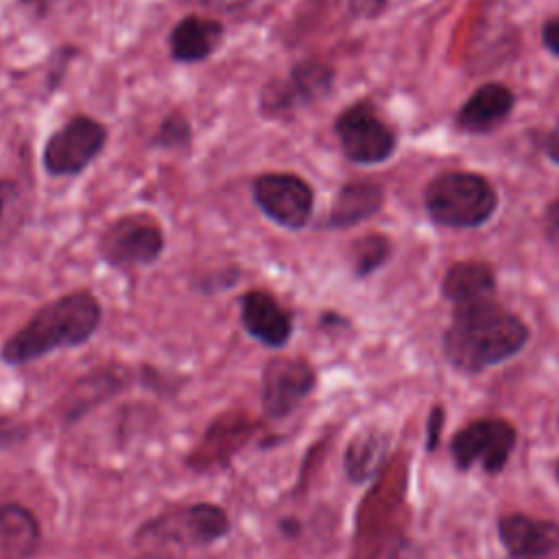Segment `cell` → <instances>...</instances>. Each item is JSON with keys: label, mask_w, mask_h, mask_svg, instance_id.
<instances>
[{"label": "cell", "mask_w": 559, "mask_h": 559, "mask_svg": "<svg viewBox=\"0 0 559 559\" xmlns=\"http://www.w3.org/2000/svg\"><path fill=\"white\" fill-rule=\"evenodd\" d=\"M190 142H192V124L179 111L168 114L159 122L153 138V146H159V148H186Z\"/></svg>", "instance_id": "obj_23"}, {"label": "cell", "mask_w": 559, "mask_h": 559, "mask_svg": "<svg viewBox=\"0 0 559 559\" xmlns=\"http://www.w3.org/2000/svg\"><path fill=\"white\" fill-rule=\"evenodd\" d=\"M544 151H546V155H548L555 164H559V124L546 135Z\"/></svg>", "instance_id": "obj_32"}, {"label": "cell", "mask_w": 559, "mask_h": 559, "mask_svg": "<svg viewBox=\"0 0 559 559\" xmlns=\"http://www.w3.org/2000/svg\"><path fill=\"white\" fill-rule=\"evenodd\" d=\"M557 424H559V415H557Z\"/></svg>", "instance_id": "obj_38"}, {"label": "cell", "mask_w": 559, "mask_h": 559, "mask_svg": "<svg viewBox=\"0 0 559 559\" xmlns=\"http://www.w3.org/2000/svg\"><path fill=\"white\" fill-rule=\"evenodd\" d=\"M496 290V275L487 262L478 260H463L448 269L441 293L454 306H469L478 301L493 299Z\"/></svg>", "instance_id": "obj_21"}, {"label": "cell", "mask_w": 559, "mask_h": 559, "mask_svg": "<svg viewBox=\"0 0 559 559\" xmlns=\"http://www.w3.org/2000/svg\"><path fill=\"white\" fill-rule=\"evenodd\" d=\"M255 424L240 413H225L216 417L199 439L197 448L188 456V465L201 474V469L227 467L231 456L247 445Z\"/></svg>", "instance_id": "obj_14"}, {"label": "cell", "mask_w": 559, "mask_h": 559, "mask_svg": "<svg viewBox=\"0 0 559 559\" xmlns=\"http://www.w3.org/2000/svg\"><path fill=\"white\" fill-rule=\"evenodd\" d=\"M194 7L205 9V11H218V13H234L240 11L249 4H253L255 0H190Z\"/></svg>", "instance_id": "obj_27"}, {"label": "cell", "mask_w": 559, "mask_h": 559, "mask_svg": "<svg viewBox=\"0 0 559 559\" xmlns=\"http://www.w3.org/2000/svg\"><path fill=\"white\" fill-rule=\"evenodd\" d=\"M518 445V428L504 417H478L461 426L450 439V459L459 472L480 467L498 476Z\"/></svg>", "instance_id": "obj_5"}, {"label": "cell", "mask_w": 559, "mask_h": 559, "mask_svg": "<svg viewBox=\"0 0 559 559\" xmlns=\"http://www.w3.org/2000/svg\"><path fill=\"white\" fill-rule=\"evenodd\" d=\"M386 2L389 0H349V11L356 17L371 20V17H376V15H380L384 11Z\"/></svg>", "instance_id": "obj_28"}, {"label": "cell", "mask_w": 559, "mask_h": 559, "mask_svg": "<svg viewBox=\"0 0 559 559\" xmlns=\"http://www.w3.org/2000/svg\"><path fill=\"white\" fill-rule=\"evenodd\" d=\"M443 426H445V406L437 402L430 406L428 417H426V452L428 454L437 452V448L441 443Z\"/></svg>", "instance_id": "obj_25"}, {"label": "cell", "mask_w": 559, "mask_h": 559, "mask_svg": "<svg viewBox=\"0 0 559 559\" xmlns=\"http://www.w3.org/2000/svg\"><path fill=\"white\" fill-rule=\"evenodd\" d=\"M280 531H282L286 537H297L299 531H301V524H299V520H295V518H284V520L280 522Z\"/></svg>", "instance_id": "obj_33"}, {"label": "cell", "mask_w": 559, "mask_h": 559, "mask_svg": "<svg viewBox=\"0 0 559 559\" xmlns=\"http://www.w3.org/2000/svg\"><path fill=\"white\" fill-rule=\"evenodd\" d=\"M513 109V92L502 83L480 85L456 114V124L467 133H489Z\"/></svg>", "instance_id": "obj_17"}, {"label": "cell", "mask_w": 559, "mask_h": 559, "mask_svg": "<svg viewBox=\"0 0 559 559\" xmlns=\"http://www.w3.org/2000/svg\"><path fill=\"white\" fill-rule=\"evenodd\" d=\"M555 478H557V483H559V459H557V463H555Z\"/></svg>", "instance_id": "obj_36"}, {"label": "cell", "mask_w": 559, "mask_h": 559, "mask_svg": "<svg viewBox=\"0 0 559 559\" xmlns=\"http://www.w3.org/2000/svg\"><path fill=\"white\" fill-rule=\"evenodd\" d=\"M41 546L35 513L20 502H0V559H31Z\"/></svg>", "instance_id": "obj_18"}, {"label": "cell", "mask_w": 559, "mask_h": 559, "mask_svg": "<svg viewBox=\"0 0 559 559\" xmlns=\"http://www.w3.org/2000/svg\"><path fill=\"white\" fill-rule=\"evenodd\" d=\"M24 439H28V428L24 424L0 417V450L11 448Z\"/></svg>", "instance_id": "obj_26"}, {"label": "cell", "mask_w": 559, "mask_h": 559, "mask_svg": "<svg viewBox=\"0 0 559 559\" xmlns=\"http://www.w3.org/2000/svg\"><path fill=\"white\" fill-rule=\"evenodd\" d=\"M231 531L229 513L216 502H190L146 520L133 535L138 544H166L183 548L212 546Z\"/></svg>", "instance_id": "obj_4"}, {"label": "cell", "mask_w": 559, "mask_h": 559, "mask_svg": "<svg viewBox=\"0 0 559 559\" xmlns=\"http://www.w3.org/2000/svg\"><path fill=\"white\" fill-rule=\"evenodd\" d=\"M76 46L72 44H63L59 46L50 59H48V72H46V85H48V92H55L59 87V83L63 81V74L70 66V61L76 57Z\"/></svg>", "instance_id": "obj_24"}, {"label": "cell", "mask_w": 559, "mask_h": 559, "mask_svg": "<svg viewBox=\"0 0 559 559\" xmlns=\"http://www.w3.org/2000/svg\"><path fill=\"white\" fill-rule=\"evenodd\" d=\"M238 312L247 334L264 347L282 349L293 336V312L286 310L269 290L251 288L242 293Z\"/></svg>", "instance_id": "obj_13"}, {"label": "cell", "mask_w": 559, "mask_h": 559, "mask_svg": "<svg viewBox=\"0 0 559 559\" xmlns=\"http://www.w3.org/2000/svg\"><path fill=\"white\" fill-rule=\"evenodd\" d=\"M31 15L35 17H44L48 15V11L59 2V0H17Z\"/></svg>", "instance_id": "obj_30"}, {"label": "cell", "mask_w": 559, "mask_h": 559, "mask_svg": "<svg viewBox=\"0 0 559 559\" xmlns=\"http://www.w3.org/2000/svg\"><path fill=\"white\" fill-rule=\"evenodd\" d=\"M391 253V242L382 234H367L352 245V269L356 277H367L380 269Z\"/></svg>", "instance_id": "obj_22"}, {"label": "cell", "mask_w": 559, "mask_h": 559, "mask_svg": "<svg viewBox=\"0 0 559 559\" xmlns=\"http://www.w3.org/2000/svg\"><path fill=\"white\" fill-rule=\"evenodd\" d=\"M384 203V192L380 183L369 179H352L345 181L330 207L328 225L334 229L354 227L367 218H371Z\"/></svg>", "instance_id": "obj_20"}, {"label": "cell", "mask_w": 559, "mask_h": 559, "mask_svg": "<svg viewBox=\"0 0 559 559\" xmlns=\"http://www.w3.org/2000/svg\"><path fill=\"white\" fill-rule=\"evenodd\" d=\"M334 83V70L325 61L306 59L290 68L286 79H269L260 90L258 109L264 118H284L301 105L323 98Z\"/></svg>", "instance_id": "obj_9"}, {"label": "cell", "mask_w": 559, "mask_h": 559, "mask_svg": "<svg viewBox=\"0 0 559 559\" xmlns=\"http://www.w3.org/2000/svg\"><path fill=\"white\" fill-rule=\"evenodd\" d=\"M391 437L380 426H362L347 443L343 454V469L349 483L365 485L371 483L389 459Z\"/></svg>", "instance_id": "obj_16"}, {"label": "cell", "mask_w": 559, "mask_h": 559, "mask_svg": "<svg viewBox=\"0 0 559 559\" xmlns=\"http://www.w3.org/2000/svg\"><path fill=\"white\" fill-rule=\"evenodd\" d=\"M127 382H129L127 371L120 367L90 371L87 376L76 380L74 386L68 391V395L63 397V421L74 424L87 411L103 404L118 391H122Z\"/></svg>", "instance_id": "obj_19"}, {"label": "cell", "mask_w": 559, "mask_h": 559, "mask_svg": "<svg viewBox=\"0 0 559 559\" xmlns=\"http://www.w3.org/2000/svg\"><path fill=\"white\" fill-rule=\"evenodd\" d=\"M500 546L513 557H542L559 555V522L535 518L522 511L502 513L496 520Z\"/></svg>", "instance_id": "obj_12"}, {"label": "cell", "mask_w": 559, "mask_h": 559, "mask_svg": "<svg viewBox=\"0 0 559 559\" xmlns=\"http://www.w3.org/2000/svg\"><path fill=\"white\" fill-rule=\"evenodd\" d=\"M142 559H168V557H142Z\"/></svg>", "instance_id": "obj_37"}, {"label": "cell", "mask_w": 559, "mask_h": 559, "mask_svg": "<svg viewBox=\"0 0 559 559\" xmlns=\"http://www.w3.org/2000/svg\"><path fill=\"white\" fill-rule=\"evenodd\" d=\"M9 192H11V183L4 181V179H0V221H2V214H4V207H7Z\"/></svg>", "instance_id": "obj_34"}, {"label": "cell", "mask_w": 559, "mask_h": 559, "mask_svg": "<svg viewBox=\"0 0 559 559\" xmlns=\"http://www.w3.org/2000/svg\"><path fill=\"white\" fill-rule=\"evenodd\" d=\"M166 245L159 221L148 212H131L111 221L98 238V255L116 269L129 271L159 260Z\"/></svg>", "instance_id": "obj_6"}, {"label": "cell", "mask_w": 559, "mask_h": 559, "mask_svg": "<svg viewBox=\"0 0 559 559\" xmlns=\"http://www.w3.org/2000/svg\"><path fill=\"white\" fill-rule=\"evenodd\" d=\"M424 205L437 225L467 229L478 227L493 216L498 194L483 175L452 170L428 181Z\"/></svg>", "instance_id": "obj_3"}, {"label": "cell", "mask_w": 559, "mask_h": 559, "mask_svg": "<svg viewBox=\"0 0 559 559\" xmlns=\"http://www.w3.org/2000/svg\"><path fill=\"white\" fill-rule=\"evenodd\" d=\"M544 221H546V229L552 238L559 240V199H555L548 207H546V214H544Z\"/></svg>", "instance_id": "obj_31"}, {"label": "cell", "mask_w": 559, "mask_h": 559, "mask_svg": "<svg viewBox=\"0 0 559 559\" xmlns=\"http://www.w3.org/2000/svg\"><path fill=\"white\" fill-rule=\"evenodd\" d=\"M531 338L528 325L493 299L454 308L441 349L448 365L465 376H478L515 354Z\"/></svg>", "instance_id": "obj_1"}, {"label": "cell", "mask_w": 559, "mask_h": 559, "mask_svg": "<svg viewBox=\"0 0 559 559\" xmlns=\"http://www.w3.org/2000/svg\"><path fill=\"white\" fill-rule=\"evenodd\" d=\"M225 39V26L216 17L186 15L181 17L170 35V57L179 63H199L212 57Z\"/></svg>", "instance_id": "obj_15"}, {"label": "cell", "mask_w": 559, "mask_h": 559, "mask_svg": "<svg viewBox=\"0 0 559 559\" xmlns=\"http://www.w3.org/2000/svg\"><path fill=\"white\" fill-rule=\"evenodd\" d=\"M542 41H544V46H546L552 55L559 57V17L548 20V22L544 24V28H542Z\"/></svg>", "instance_id": "obj_29"}, {"label": "cell", "mask_w": 559, "mask_h": 559, "mask_svg": "<svg viewBox=\"0 0 559 559\" xmlns=\"http://www.w3.org/2000/svg\"><path fill=\"white\" fill-rule=\"evenodd\" d=\"M103 321L100 299L85 288L70 290L44 304L33 317L4 338L0 360L22 367L59 349L85 345Z\"/></svg>", "instance_id": "obj_2"}, {"label": "cell", "mask_w": 559, "mask_h": 559, "mask_svg": "<svg viewBox=\"0 0 559 559\" xmlns=\"http://www.w3.org/2000/svg\"><path fill=\"white\" fill-rule=\"evenodd\" d=\"M107 138L109 131L100 120L76 114L48 135L41 151V166L50 177L81 175L100 155Z\"/></svg>", "instance_id": "obj_7"}, {"label": "cell", "mask_w": 559, "mask_h": 559, "mask_svg": "<svg viewBox=\"0 0 559 559\" xmlns=\"http://www.w3.org/2000/svg\"><path fill=\"white\" fill-rule=\"evenodd\" d=\"M507 559H542V557H513V555H507Z\"/></svg>", "instance_id": "obj_35"}, {"label": "cell", "mask_w": 559, "mask_h": 559, "mask_svg": "<svg viewBox=\"0 0 559 559\" xmlns=\"http://www.w3.org/2000/svg\"><path fill=\"white\" fill-rule=\"evenodd\" d=\"M251 194L262 214L284 229H301L314 210L312 186L295 173H262L251 183Z\"/></svg>", "instance_id": "obj_10"}, {"label": "cell", "mask_w": 559, "mask_h": 559, "mask_svg": "<svg viewBox=\"0 0 559 559\" xmlns=\"http://www.w3.org/2000/svg\"><path fill=\"white\" fill-rule=\"evenodd\" d=\"M317 389V371L304 358L275 356L262 369V415L264 419L290 417Z\"/></svg>", "instance_id": "obj_11"}, {"label": "cell", "mask_w": 559, "mask_h": 559, "mask_svg": "<svg viewBox=\"0 0 559 559\" xmlns=\"http://www.w3.org/2000/svg\"><path fill=\"white\" fill-rule=\"evenodd\" d=\"M334 133L343 155L354 164H380L395 151L393 129L378 116L369 100L345 107L334 120Z\"/></svg>", "instance_id": "obj_8"}]
</instances>
